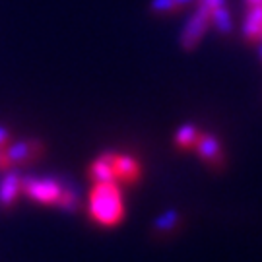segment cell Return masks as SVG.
Returning a JSON list of instances; mask_svg holds the SVG:
<instances>
[{"instance_id":"cell-1","label":"cell","mask_w":262,"mask_h":262,"mask_svg":"<svg viewBox=\"0 0 262 262\" xmlns=\"http://www.w3.org/2000/svg\"><path fill=\"white\" fill-rule=\"evenodd\" d=\"M88 214L97 225L113 227L124 220L126 208L119 183H95L88 200Z\"/></svg>"},{"instance_id":"cell-2","label":"cell","mask_w":262,"mask_h":262,"mask_svg":"<svg viewBox=\"0 0 262 262\" xmlns=\"http://www.w3.org/2000/svg\"><path fill=\"white\" fill-rule=\"evenodd\" d=\"M64 190V181L55 177H24L21 192L39 204H56Z\"/></svg>"},{"instance_id":"cell-3","label":"cell","mask_w":262,"mask_h":262,"mask_svg":"<svg viewBox=\"0 0 262 262\" xmlns=\"http://www.w3.org/2000/svg\"><path fill=\"white\" fill-rule=\"evenodd\" d=\"M208 26H210V8L202 2H196V8L194 12L188 16L187 24L181 29V47L185 51H190L194 49L202 41L204 33H206Z\"/></svg>"},{"instance_id":"cell-4","label":"cell","mask_w":262,"mask_h":262,"mask_svg":"<svg viewBox=\"0 0 262 262\" xmlns=\"http://www.w3.org/2000/svg\"><path fill=\"white\" fill-rule=\"evenodd\" d=\"M192 148L198 154V158L202 161H206L208 165H222L224 163L222 144L217 140V136L210 134V132H200Z\"/></svg>"},{"instance_id":"cell-5","label":"cell","mask_w":262,"mask_h":262,"mask_svg":"<svg viewBox=\"0 0 262 262\" xmlns=\"http://www.w3.org/2000/svg\"><path fill=\"white\" fill-rule=\"evenodd\" d=\"M113 169H115V175H117V183L132 185V183H136L142 175V167H140V163H138V159L128 156V154H117V151H115Z\"/></svg>"},{"instance_id":"cell-6","label":"cell","mask_w":262,"mask_h":262,"mask_svg":"<svg viewBox=\"0 0 262 262\" xmlns=\"http://www.w3.org/2000/svg\"><path fill=\"white\" fill-rule=\"evenodd\" d=\"M39 148H41V144L35 140L12 142L10 146H6V150H4V161L6 163H24L28 159L35 158Z\"/></svg>"},{"instance_id":"cell-7","label":"cell","mask_w":262,"mask_h":262,"mask_svg":"<svg viewBox=\"0 0 262 262\" xmlns=\"http://www.w3.org/2000/svg\"><path fill=\"white\" fill-rule=\"evenodd\" d=\"M113 158H115V151H103L90 165V177L94 179L95 183H117V175L113 169Z\"/></svg>"},{"instance_id":"cell-8","label":"cell","mask_w":262,"mask_h":262,"mask_svg":"<svg viewBox=\"0 0 262 262\" xmlns=\"http://www.w3.org/2000/svg\"><path fill=\"white\" fill-rule=\"evenodd\" d=\"M21 190V177L16 171H8L2 181H0V204L2 206H12L19 196Z\"/></svg>"},{"instance_id":"cell-9","label":"cell","mask_w":262,"mask_h":262,"mask_svg":"<svg viewBox=\"0 0 262 262\" xmlns=\"http://www.w3.org/2000/svg\"><path fill=\"white\" fill-rule=\"evenodd\" d=\"M241 31H243V37L247 41H256L262 37V4L249 8L243 19V26H241Z\"/></svg>"},{"instance_id":"cell-10","label":"cell","mask_w":262,"mask_h":262,"mask_svg":"<svg viewBox=\"0 0 262 262\" xmlns=\"http://www.w3.org/2000/svg\"><path fill=\"white\" fill-rule=\"evenodd\" d=\"M210 24H214L215 29L224 35H229L233 31V18H231V12L227 6H217V8L210 10Z\"/></svg>"},{"instance_id":"cell-11","label":"cell","mask_w":262,"mask_h":262,"mask_svg":"<svg viewBox=\"0 0 262 262\" xmlns=\"http://www.w3.org/2000/svg\"><path fill=\"white\" fill-rule=\"evenodd\" d=\"M198 134H200V128H198L196 124L185 122V124H181L177 128V132H175V144H177L179 148H183V150L192 148L198 138Z\"/></svg>"},{"instance_id":"cell-12","label":"cell","mask_w":262,"mask_h":262,"mask_svg":"<svg viewBox=\"0 0 262 262\" xmlns=\"http://www.w3.org/2000/svg\"><path fill=\"white\" fill-rule=\"evenodd\" d=\"M56 206H60L66 212H74L76 208L80 206V190L74 183H64V190L58 198Z\"/></svg>"},{"instance_id":"cell-13","label":"cell","mask_w":262,"mask_h":262,"mask_svg":"<svg viewBox=\"0 0 262 262\" xmlns=\"http://www.w3.org/2000/svg\"><path fill=\"white\" fill-rule=\"evenodd\" d=\"M179 220H181V217H179L177 210H167V212H163V214L156 220L154 229H156L158 233H169V231H173L179 225Z\"/></svg>"},{"instance_id":"cell-14","label":"cell","mask_w":262,"mask_h":262,"mask_svg":"<svg viewBox=\"0 0 262 262\" xmlns=\"http://www.w3.org/2000/svg\"><path fill=\"white\" fill-rule=\"evenodd\" d=\"M177 8L179 6L175 0H151L150 2V10L154 14H169Z\"/></svg>"},{"instance_id":"cell-15","label":"cell","mask_w":262,"mask_h":262,"mask_svg":"<svg viewBox=\"0 0 262 262\" xmlns=\"http://www.w3.org/2000/svg\"><path fill=\"white\" fill-rule=\"evenodd\" d=\"M8 138H10V132L8 128L4 126V124H0V148L2 146H6L8 144Z\"/></svg>"},{"instance_id":"cell-16","label":"cell","mask_w":262,"mask_h":262,"mask_svg":"<svg viewBox=\"0 0 262 262\" xmlns=\"http://www.w3.org/2000/svg\"><path fill=\"white\" fill-rule=\"evenodd\" d=\"M196 2H202V4H206L210 10L217 8V6H224L225 0H196Z\"/></svg>"},{"instance_id":"cell-17","label":"cell","mask_w":262,"mask_h":262,"mask_svg":"<svg viewBox=\"0 0 262 262\" xmlns=\"http://www.w3.org/2000/svg\"><path fill=\"white\" fill-rule=\"evenodd\" d=\"M177 2L179 8H183V6H188V4H192V2H196V0H175Z\"/></svg>"},{"instance_id":"cell-18","label":"cell","mask_w":262,"mask_h":262,"mask_svg":"<svg viewBox=\"0 0 262 262\" xmlns=\"http://www.w3.org/2000/svg\"><path fill=\"white\" fill-rule=\"evenodd\" d=\"M245 4L251 8V6H258V4H262V0H245Z\"/></svg>"},{"instance_id":"cell-19","label":"cell","mask_w":262,"mask_h":262,"mask_svg":"<svg viewBox=\"0 0 262 262\" xmlns=\"http://www.w3.org/2000/svg\"><path fill=\"white\" fill-rule=\"evenodd\" d=\"M4 163H6V161H4V151L0 150V167H2V165H4Z\"/></svg>"},{"instance_id":"cell-20","label":"cell","mask_w":262,"mask_h":262,"mask_svg":"<svg viewBox=\"0 0 262 262\" xmlns=\"http://www.w3.org/2000/svg\"><path fill=\"white\" fill-rule=\"evenodd\" d=\"M258 55H260V58H262V45H260V49H258Z\"/></svg>"}]
</instances>
